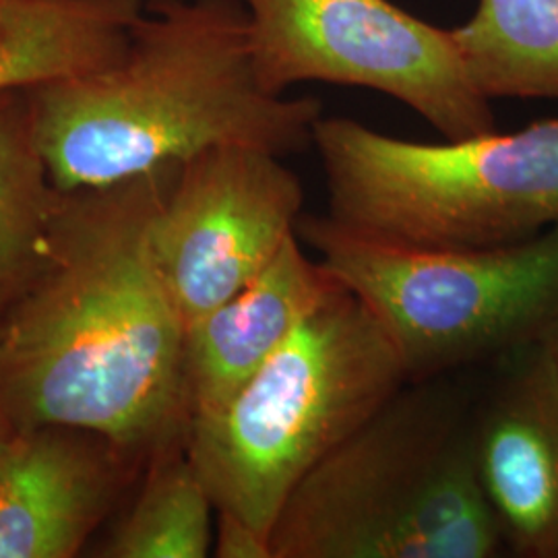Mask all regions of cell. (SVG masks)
<instances>
[{"label": "cell", "mask_w": 558, "mask_h": 558, "mask_svg": "<svg viewBox=\"0 0 558 558\" xmlns=\"http://www.w3.org/2000/svg\"><path fill=\"white\" fill-rule=\"evenodd\" d=\"M177 166L59 191L40 269L0 317L13 430L85 428L141 465L186 445V327L151 248Z\"/></svg>", "instance_id": "1"}, {"label": "cell", "mask_w": 558, "mask_h": 558, "mask_svg": "<svg viewBox=\"0 0 558 558\" xmlns=\"http://www.w3.org/2000/svg\"><path fill=\"white\" fill-rule=\"evenodd\" d=\"M59 191L96 189L244 145L279 158L313 147L315 98L269 94L242 0H149L119 57L27 89Z\"/></svg>", "instance_id": "2"}, {"label": "cell", "mask_w": 558, "mask_h": 558, "mask_svg": "<svg viewBox=\"0 0 558 558\" xmlns=\"http://www.w3.org/2000/svg\"><path fill=\"white\" fill-rule=\"evenodd\" d=\"M274 558H493L472 418L433 385L401 389L319 461L279 511Z\"/></svg>", "instance_id": "3"}, {"label": "cell", "mask_w": 558, "mask_h": 558, "mask_svg": "<svg viewBox=\"0 0 558 558\" xmlns=\"http://www.w3.org/2000/svg\"><path fill=\"white\" fill-rule=\"evenodd\" d=\"M408 383L379 320L339 283L234 398L191 420L186 453L216 511L271 536L304 476Z\"/></svg>", "instance_id": "4"}, {"label": "cell", "mask_w": 558, "mask_h": 558, "mask_svg": "<svg viewBox=\"0 0 558 558\" xmlns=\"http://www.w3.org/2000/svg\"><path fill=\"white\" fill-rule=\"evenodd\" d=\"M333 220L420 246H495L558 228V119L442 143L320 117L313 133Z\"/></svg>", "instance_id": "5"}, {"label": "cell", "mask_w": 558, "mask_h": 558, "mask_svg": "<svg viewBox=\"0 0 558 558\" xmlns=\"http://www.w3.org/2000/svg\"><path fill=\"white\" fill-rule=\"evenodd\" d=\"M302 244L359 296L410 383L539 338L558 311V228L495 246H420L302 214Z\"/></svg>", "instance_id": "6"}, {"label": "cell", "mask_w": 558, "mask_h": 558, "mask_svg": "<svg viewBox=\"0 0 558 558\" xmlns=\"http://www.w3.org/2000/svg\"><path fill=\"white\" fill-rule=\"evenodd\" d=\"M260 85L364 87L405 104L445 140L497 131L490 100L468 77L451 29L389 0H244Z\"/></svg>", "instance_id": "7"}, {"label": "cell", "mask_w": 558, "mask_h": 558, "mask_svg": "<svg viewBox=\"0 0 558 558\" xmlns=\"http://www.w3.org/2000/svg\"><path fill=\"white\" fill-rule=\"evenodd\" d=\"M299 177L271 151L223 145L174 168L151 226L161 279L184 327L239 294L296 234Z\"/></svg>", "instance_id": "8"}, {"label": "cell", "mask_w": 558, "mask_h": 558, "mask_svg": "<svg viewBox=\"0 0 558 558\" xmlns=\"http://www.w3.org/2000/svg\"><path fill=\"white\" fill-rule=\"evenodd\" d=\"M499 360L472 416L480 484L507 548L558 558V362L539 339Z\"/></svg>", "instance_id": "9"}, {"label": "cell", "mask_w": 558, "mask_h": 558, "mask_svg": "<svg viewBox=\"0 0 558 558\" xmlns=\"http://www.w3.org/2000/svg\"><path fill=\"white\" fill-rule=\"evenodd\" d=\"M137 468L85 428L15 430L0 449V558L77 557Z\"/></svg>", "instance_id": "10"}, {"label": "cell", "mask_w": 558, "mask_h": 558, "mask_svg": "<svg viewBox=\"0 0 558 558\" xmlns=\"http://www.w3.org/2000/svg\"><path fill=\"white\" fill-rule=\"evenodd\" d=\"M338 286L294 234L239 294L189 323L184 389L191 420L214 414L234 398Z\"/></svg>", "instance_id": "11"}, {"label": "cell", "mask_w": 558, "mask_h": 558, "mask_svg": "<svg viewBox=\"0 0 558 558\" xmlns=\"http://www.w3.org/2000/svg\"><path fill=\"white\" fill-rule=\"evenodd\" d=\"M451 36L484 98L558 101V0H478Z\"/></svg>", "instance_id": "12"}, {"label": "cell", "mask_w": 558, "mask_h": 558, "mask_svg": "<svg viewBox=\"0 0 558 558\" xmlns=\"http://www.w3.org/2000/svg\"><path fill=\"white\" fill-rule=\"evenodd\" d=\"M57 197L27 89L0 92V317L40 269Z\"/></svg>", "instance_id": "13"}, {"label": "cell", "mask_w": 558, "mask_h": 558, "mask_svg": "<svg viewBox=\"0 0 558 558\" xmlns=\"http://www.w3.org/2000/svg\"><path fill=\"white\" fill-rule=\"evenodd\" d=\"M216 505L186 445L161 453L131 509L101 544L106 558H205L214 546Z\"/></svg>", "instance_id": "14"}, {"label": "cell", "mask_w": 558, "mask_h": 558, "mask_svg": "<svg viewBox=\"0 0 558 558\" xmlns=\"http://www.w3.org/2000/svg\"><path fill=\"white\" fill-rule=\"evenodd\" d=\"M214 530V557L218 558H274L271 536L263 534L248 521L226 511H216Z\"/></svg>", "instance_id": "15"}, {"label": "cell", "mask_w": 558, "mask_h": 558, "mask_svg": "<svg viewBox=\"0 0 558 558\" xmlns=\"http://www.w3.org/2000/svg\"><path fill=\"white\" fill-rule=\"evenodd\" d=\"M538 339L548 348V352L558 362V311L555 313V317L546 323V327L542 329Z\"/></svg>", "instance_id": "16"}, {"label": "cell", "mask_w": 558, "mask_h": 558, "mask_svg": "<svg viewBox=\"0 0 558 558\" xmlns=\"http://www.w3.org/2000/svg\"><path fill=\"white\" fill-rule=\"evenodd\" d=\"M15 430H13V426H11V422L7 418V412H4V408H2V401H0V449L4 447V442L11 439V435H13Z\"/></svg>", "instance_id": "17"}, {"label": "cell", "mask_w": 558, "mask_h": 558, "mask_svg": "<svg viewBox=\"0 0 558 558\" xmlns=\"http://www.w3.org/2000/svg\"><path fill=\"white\" fill-rule=\"evenodd\" d=\"M2 2L4 0H0V40H2Z\"/></svg>", "instance_id": "18"}, {"label": "cell", "mask_w": 558, "mask_h": 558, "mask_svg": "<svg viewBox=\"0 0 558 558\" xmlns=\"http://www.w3.org/2000/svg\"><path fill=\"white\" fill-rule=\"evenodd\" d=\"M242 2H244V0H242Z\"/></svg>", "instance_id": "19"}]
</instances>
